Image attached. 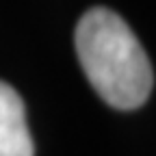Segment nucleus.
I'll return each instance as SVG.
<instances>
[{
  "label": "nucleus",
  "instance_id": "obj_2",
  "mask_svg": "<svg viewBox=\"0 0 156 156\" xmlns=\"http://www.w3.org/2000/svg\"><path fill=\"white\" fill-rule=\"evenodd\" d=\"M0 156H35L20 93L0 80Z\"/></svg>",
  "mask_w": 156,
  "mask_h": 156
},
{
  "label": "nucleus",
  "instance_id": "obj_1",
  "mask_svg": "<svg viewBox=\"0 0 156 156\" xmlns=\"http://www.w3.org/2000/svg\"><path fill=\"white\" fill-rule=\"evenodd\" d=\"M76 54L91 87L119 111L139 108L152 91L150 58L130 26L111 9H89L76 26Z\"/></svg>",
  "mask_w": 156,
  "mask_h": 156
}]
</instances>
